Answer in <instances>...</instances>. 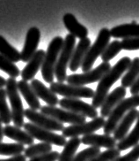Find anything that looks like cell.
Returning a JSON list of instances; mask_svg holds the SVG:
<instances>
[{
    "instance_id": "obj_36",
    "label": "cell",
    "mask_w": 139,
    "mask_h": 161,
    "mask_svg": "<svg viewBox=\"0 0 139 161\" xmlns=\"http://www.w3.org/2000/svg\"><path fill=\"white\" fill-rule=\"evenodd\" d=\"M121 50L125 51H136L139 50V37L124 38L121 42Z\"/></svg>"
},
{
    "instance_id": "obj_26",
    "label": "cell",
    "mask_w": 139,
    "mask_h": 161,
    "mask_svg": "<svg viewBox=\"0 0 139 161\" xmlns=\"http://www.w3.org/2000/svg\"><path fill=\"white\" fill-rule=\"evenodd\" d=\"M139 75V58H134L131 63H130L129 68L127 69L125 74L123 75L121 80V84L124 88H130L132 84L136 80L137 76Z\"/></svg>"
},
{
    "instance_id": "obj_14",
    "label": "cell",
    "mask_w": 139,
    "mask_h": 161,
    "mask_svg": "<svg viewBox=\"0 0 139 161\" xmlns=\"http://www.w3.org/2000/svg\"><path fill=\"white\" fill-rule=\"evenodd\" d=\"M40 39H41L40 29L36 27H32L28 29L27 36H26L24 47L20 52L22 61L28 63L29 59L35 54V52H37Z\"/></svg>"
},
{
    "instance_id": "obj_23",
    "label": "cell",
    "mask_w": 139,
    "mask_h": 161,
    "mask_svg": "<svg viewBox=\"0 0 139 161\" xmlns=\"http://www.w3.org/2000/svg\"><path fill=\"white\" fill-rule=\"evenodd\" d=\"M4 136L13 139L14 141L23 144V145H32L33 144L34 139L25 130L18 128L16 126L6 125L4 128Z\"/></svg>"
},
{
    "instance_id": "obj_6",
    "label": "cell",
    "mask_w": 139,
    "mask_h": 161,
    "mask_svg": "<svg viewBox=\"0 0 139 161\" xmlns=\"http://www.w3.org/2000/svg\"><path fill=\"white\" fill-rule=\"evenodd\" d=\"M75 45L76 37L70 34H68L64 40V45L62 47L55 68V76L57 82L64 83L67 79V67L69 66L70 61L71 59Z\"/></svg>"
},
{
    "instance_id": "obj_13",
    "label": "cell",
    "mask_w": 139,
    "mask_h": 161,
    "mask_svg": "<svg viewBox=\"0 0 139 161\" xmlns=\"http://www.w3.org/2000/svg\"><path fill=\"white\" fill-rule=\"evenodd\" d=\"M59 105L63 109L72 112L74 114L83 115L85 118L95 119L98 117V111L92 104L84 102L79 98H66L59 100Z\"/></svg>"
},
{
    "instance_id": "obj_31",
    "label": "cell",
    "mask_w": 139,
    "mask_h": 161,
    "mask_svg": "<svg viewBox=\"0 0 139 161\" xmlns=\"http://www.w3.org/2000/svg\"><path fill=\"white\" fill-rule=\"evenodd\" d=\"M25 147L20 143H6L0 142V155L4 156H16L22 154L25 151Z\"/></svg>"
},
{
    "instance_id": "obj_17",
    "label": "cell",
    "mask_w": 139,
    "mask_h": 161,
    "mask_svg": "<svg viewBox=\"0 0 139 161\" xmlns=\"http://www.w3.org/2000/svg\"><path fill=\"white\" fill-rule=\"evenodd\" d=\"M81 142L85 145L97 147V148H106L107 150L116 148L117 142L115 138L108 135H97V134H90L84 136L81 138Z\"/></svg>"
},
{
    "instance_id": "obj_41",
    "label": "cell",
    "mask_w": 139,
    "mask_h": 161,
    "mask_svg": "<svg viewBox=\"0 0 139 161\" xmlns=\"http://www.w3.org/2000/svg\"><path fill=\"white\" fill-rule=\"evenodd\" d=\"M5 86H6V79L3 76H0V89H2Z\"/></svg>"
},
{
    "instance_id": "obj_32",
    "label": "cell",
    "mask_w": 139,
    "mask_h": 161,
    "mask_svg": "<svg viewBox=\"0 0 139 161\" xmlns=\"http://www.w3.org/2000/svg\"><path fill=\"white\" fill-rule=\"evenodd\" d=\"M121 51V45L120 41L115 40L111 43H109L100 56L102 61L109 63L111 59H113L116 55L120 53Z\"/></svg>"
},
{
    "instance_id": "obj_40",
    "label": "cell",
    "mask_w": 139,
    "mask_h": 161,
    "mask_svg": "<svg viewBox=\"0 0 139 161\" xmlns=\"http://www.w3.org/2000/svg\"><path fill=\"white\" fill-rule=\"evenodd\" d=\"M0 161H27V158L23 154H19L16 156H13L9 158H5V159H0Z\"/></svg>"
},
{
    "instance_id": "obj_42",
    "label": "cell",
    "mask_w": 139,
    "mask_h": 161,
    "mask_svg": "<svg viewBox=\"0 0 139 161\" xmlns=\"http://www.w3.org/2000/svg\"><path fill=\"white\" fill-rule=\"evenodd\" d=\"M3 138H4V128L2 127V122L0 120V142L3 141Z\"/></svg>"
},
{
    "instance_id": "obj_35",
    "label": "cell",
    "mask_w": 139,
    "mask_h": 161,
    "mask_svg": "<svg viewBox=\"0 0 139 161\" xmlns=\"http://www.w3.org/2000/svg\"><path fill=\"white\" fill-rule=\"evenodd\" d=\"M121 155V152L117 148L109 149L105 152H100L99 155L94 157L90 161H112Z\"/></svg>"
},
{
    "instance_id": "obj_34",
    "label": "cell",
    "mask_w": 139,
    "mask_h": 161,
    "mask_svg": "<svg viewBox=\"0 0 139 161\" xmlns=\"http://www.w3.org/2000/svg\"><path fill=\"white\" fill-rule=\"evenodd\" d=\"M100 153V149L97 147L90 146L76 154L72 161H90L94 157Z\"/></svg>"
},
{
    "instance_id": "obj_8",
    "label": "cell",
    "mask_w": 139,
    "mask_h": 161,
    "mask_svg": "<svg viewBox=\"0 0 139 161\" xmlns=\"http://www.w3.org/2000/svg\"><path fill=\"white\" fill-rule=\"evenodd\" d=\"M49 90L56 95L66 98H93L94 96V90L88 87L65 84L64 82H52Z\"/></svg>"
},
{
    "instance_id": "obj_10",
    "label": "cell",
    "mask_w": 139,
    "mask_h": 161,
    "mask_svg": "<svg viewBox=\"0 0 139 161\" xmlns=\"http://www.w3.org/2000/svg\"><path fill=\"white\" fill-rule=\"evenodd\" d=\"M25 131L28 133L33 139H37L42 142L49 144H55L57 146H64L66 143V138L62 135H57L53 131H49L44 128L35 126L31 122L25 123L23 126Z\"/></svg>"
},
{
    "instance_id": "obj_5",
    "label": "cell",
    "mask_w": 139,
    "mask_h": 161,
    "mask_svg": "<svg viewBox=\"0 0 139 161\" xmlns=\"http://www.w3.org/2000/svg\"><path fill=\"white\" fill-rule=\"evenodd\" d=\"M17 80L15 78H8L6 80V93L7 97L10 100V104L12 106V118L14 126L18 128H23L24 126V109L21 97L19 95Z\"/></svg>"
},
{
    "instance_id": "obj_20",
    "label": "cell",
    "mask_w": 139,
    "mask_h": 161,
    "mask_svg": "<svg viewBox=\"0 0 139 161\" xmlns=\"http://www.w3.org/2000/svg\"><path fill=\"white\" fill-rule=\"evenodd\" d=\"M30 85L32 87L33 91L35 92L38 98L42 99L44 102H46L48 105L56 106V104H59V99H58L57 96L55 93H53L49 88H47L40 80L33 79L31 80Z\"/></svg>"
},
{
    "instance_id": "obj_22",
    "label": "cell",
    "mask_w": 139,
    "mask_h": 161,
    "mask_svg": "<svg viewBox=\"0 0 139 161\" xmlns=\"http://www.w3.org/2000/svg\"><path fill=\"white\" fill-rule=\"evenodd\" d=\"M17 86H18L19 92L21 93V95L23 96V97L26 100V102L28 103L30 109L35 110V111L41 109L42 106H41V103L39 101V98L28 81L20 80L17 82Z\"/></svg>"
},
{
    "instance_id": "obj_16",
    "label": "cell",
    "mask_w": 139,
    "mask_h": 161,
    "mask_svg": "<svg viewBox=\"0 0 139 161\" xmlns=\"http://www.w3.org/2000/svg\"><path fill=\"white\" fill-rule=\"evenodd\" d=\"M45 54H46V52H44L43 50H37V52L29 59L28 64L21 71L22 80L26 81L33 80L35 75L42 68Z\"/></svg>"
},
{
    "instance_id": "obj_3",
    "label": "cell",
    "mask_w": 139,
    "mask_h": 161,
    "mask_svg": "<svg viewBox=\"0 0 139 161\" xmlns=\"http://www.w3.org/2000/svg\"><path fill=\"white\" fill-rule=\"evenodd\" d=\"M137 106H139V94L131 96L128 98L121 100L114 108L111 114L107 117V119L105 121V125L103 127L104 134L108 136L113 134L118 123L125 116L126 114L130 112V110L136 108Z\"/></svg>"
},
{
    "instance_id": "obj_29",
    "label": "cell",
    "mask_w": 139,
    "mask_h": 161,
    "mask_svg": "<svg viewBox=\"0 0 139 161\" xmlns=\"http://www.w3.org/2000/svg\"><path fill=\"white\" fill-rule=\"evenodd\" d=\"M0 120L2 123L9 125L13 121L12 112L7 104V93L6 90L0 89Z\"/></svg>"
},
{
    "instance_id": "obj_39",
    "label": "cell",
    "mask_w": 139,
    "mask_h": 161,
    "mask_svg": "<svg viewBox=\"0 0 139 161\" xmlns=\"http://www.w3.org/2000/svg\"><path fill=\"white\" fill-rule=\"evenodd\" d=\"M130 94L132 96L139 94V75L136 78V80H135L134 83L130 87Z\"/></svg>"
},
{
    "instance_id": "obj_27",
    "label": "cell",
    "mask_w": 139,
    "mask_h": 161,
    "mask_svg": "<svg viewBox=\"0 0 139 161\" xmlns=\"http://www.w3.org/2000/svg\"><path fill=\"white\" fill-rule=\"evenodd\" d=\"M80 144H81V138H70L69 141L66 142L64 146L63 152H61L58 158V161H72Z\"/></svg>"
},
{
    "instance_id": "obj_38",
    "label": "cell",
    "mask_w": 139,
    "mask_h": 161,
    "mask_svg": "<svg viewBox=\"0 0 139 161\" xmlns=\"http://www.w3.org/2000/svg\"><path fill=\"white\" fill-rule=\"evenodd\" d=\"M59 155H60V153L58 152H53L52 151V152L46 153V154L30 158L28 161H56L58 160Z\"/></svg>"
},
{
    "instance_id": "obj_19",
    "label": "cell",
    "mask_w": 139,
    "mask_h": 161,
    "mask_svg": "<svg viewBox=\"0 0 139 161\" xmlns=\"http://www.w3.org/2000/svg\"><path fill=\"white\" fill-rule=\"evenodd\" d=\"M138 112L139 111H137L136 108L130 110V112H128L125 116L121 119V120L118 123L115 131L113 132L114 134L113 137L115 138L116 142H120L121 140H122L128 135L130 127L133 125V123L137 119Z\"/></svg>"
},
{
    "instance_id": "obj_7",
    "label": "cell",
    "mask_w": 139,
    "mask_h": 161,
    "mask_svg": "<svg viewBox=\"0 0 139 161\" xmlns=\"http://www.w3.org/2000/svg\"><path fill=\"white\" fill-rule=\"evenodd\" d=\"M111 65L107 62H102L97 67L83 74H73L67 76L68 84L76 86H85L96 82L101 79L103 76L110 70Z\"/></svg>"
},
{
    "instance_id": "obj_28",
    "label": "cell",
    "mask_w": 139,
    "mask_h": 161,
    "mask_svg": "<svg viewBox=\"0 0 139 161\" xmlns=\"http://www.w3.org/2000/svg\"><path fill=\"white\" fill-rule=\"evenodd\" d=\"M0 54L13 63H17L21 59L20 52L11 45L2 36H0Z\"/></svg>"
},
{
    "instance_id": "obj_4",
    "label": "cell",
    "mask_w": 139,
    "mask_h": 161,
    "mask_svg": "<svg viewBox=\"0 0 139 161\" xmlns=\"http://www.w3.org/2000/svg\"><path fill=\"white\" fill-rule=\"evenodd\" d=\"M110 38H111V34L109 29L107 28H103L100 30L95 42L93 43V45L90 46L81 65V69L84 73L92 70L93 64L95 63L96 59L100 56H101L103 52L108 45Z\"/></svg>"
},
{
    "instance_id": "obj_30",
    "label": "cell",
    "mask_w": 139,
    "mask_h": 161,
    "mask_svg": "<svg viewBox=\"0 0 139 161\" xmlns=\"http://www.w3.org/2000/svg\"><path fill=\"white\" fill-rule=\"evenodd\" d=\"M52 152V146L49 143L46 142H40L36 144H32L28 146L27 149L24 151V155L26 158H33L34 157L41 156L43 154H46L49 152Z\"/></svg>"
},
{
    "instance_id": "obj_33",
    "label": "cell",
    "mask_w": 139,
    "mask_h": 161,
    "mask_svg": "<svg viewBox=\"0 0 139 161\" xmlns=\"http://www.w3.org/2000/svg\"><path fill=\"white\" fill-rule=\"evenodd\" d=\"M0 70L5 72L11 78H17L20 75L19 67L6 58L0 54Z\"/></svg>"
},
{
    "instance_id": "obj_24",
    "label": "cell",
    "mask_w": 139,
    "mask_h": 161,
    "mask_svg": "<svg viewBox=\"0 0 139 161\" xmlns=\"http://www.w3.org/2000/svg\"><path fill=\"white\" fill-rule=\"evenodd\" d=\"M111 36L115 38H132L139 37V24L129 23L121 24L114 27L110 30Z\"/></svg>"
},
{
    "instance_id": "obj_25",
    "label": "cell",
    "mask_w": 139,
    "mask_h": 161,
    "mask_svg": "<svg viewBox=\"0 0 139 161\" xmlns=\"http://www.w3.org/2000/svg\"><path fill=\"white\" fill-rule=\"evenodd\" d=\"M136 121V123L135 125V128H133V130L130 134H128L122 140H121L120 142H117L116 148L120 152L126 151V150L136 146V144L139 143V112L138 116H137V119Z\"/></svg>"
},
{
    "instance_id": "obj_12",
    "label": "cell",
    "mask_w": 139,
    "mask_h": 161,
    "mask_svg": "<svg viewBox=\"0 0 139 161\" xmlns=\"http://www.w3.org/2000/svg\"><path fill=\"white\" fill-rule=\"evenodd\" d=\"M24 116L28 119L31 123L35 126L44 128L49 131H63L65 128L64 124L50 118L42 113H38L35 110L28 108L24 111Z\"/></svg>"
},
{
    "instance_id": "obj_37",
    "label": "cell",
    "mask_w": 139,
    "mask_h": 161,
    "mask_svg": "<svg viewBox=\"0 0 139 161\" xmlns=\"http://www.w3.org/2000/svg\"><path fill=\"white\" fill-rule=\"evenodd\" d=\"M139 159V143L124 156H119L112 161H137Z\"/></svg>"
},
{
    "instance_id": "obj_21",
    "label": "cell",
    "mask_w": 139,
    "mask_h": 161,
    "mask_svg": "<svg viewBox=\"0 0 139 161\" xmlns=\"http://www.w3.org/2000/svg\"><path fill=\"white\" fill-rule=\"evenodd\" d=\"M63 21L65 28L70 35L79 39H84L88 36V29L84 25L79 23L77 18L72 14H65L63 17Z\"/></svg>"
},
{
    "instance_id": "obj_9",
    "label": "cell",
    "mask_w": 139,
    "mask_h": 161,
    "mask_svg": "<svg viewBox=\"0 0 139 161\" xmlns=\"http://www.w3.org/2000/svg\"><path fill=\"white\" fill-rule=\"evenodd\" d=\"M105 119L103 117H99L93 119V120L88 122H84L81 124L70 125L69 127H65L62 131V136L66 137H79V136H86L93 134L95 131L104 127Z\"/></svg>"
},
{
    "instance_id": "obj_2",
    "label": "cell",
    "mask_w": 139,
    "mask_h": 161,
    "mask_svg": "<svg viewBox=\"0 0 139 161\" xmlns=\"http://www.w3.org/2000/svg\"><path fill=\"white\" fill-rule=\"evenodd\" d=\"M64 38L61 36L54 37L48 46L46 54L42 66V75L44 80L48 83L54 82L55 68L59 57L62 47L64 45Z\"/></svg>"
},
{
    "instance_id": "obj_18",
    "label": "cell",
    "mask_w": 139,
    "mask_h": 161,
    "mask_svg": "<svg viewBox=\"0 0 139 161\" xmlns=\"http://www.w3.org/2000/svg\"><path fill=\"white\" fill-rule=\"evenodd\" d=\"M90 46H91V40L88 37L79 40L77 46L75 47L71 56V59L70 61L69 68L70 71L76 72L81 66Z\"/></svg>"
},
{
    "instance_id": "obj_11",
    "label": "cell",
    "mask_w": 139,
    "mask_h": 161,
    "mask_svg": "<svg viewBox=\"0 0 139 161\" xmlns=\"http://www.w3.org/2000/svg\"><path fill=\"white\" fill-rule=\"evenodd\" d=\"M41 113L63 124L70 123V125H76L84 123L86 120V118L83 115L74 114L72 112L63 108H58L56 106L43 105L41 107Z\"/></svg>"
},
{
    "instance_id": "obj_1",
    "label": "cell",
    "mask_w": 139,
    "mask_h": 161,
    "mask_svg": "<svg viewBox=\"0 0 139 161\" xmlns=\"http://www.w3.org/2000/svg\"><path fill=\"white\" fill-rule=\"evenodd\" d=\"M131 59L130 57H123L118 60L110 70L99 80L97 89L94 91V96L92 99V105L94 108H99L101 106L106 97L109 92L112 85L120 79L121 75L129 68Z\"/></svg>"
},
{
    "instance_id": "obj_15",
    "label": "cell",
    "mask_w": 139,
    "mask_h": 161,
    "mask_svg": "<svg viewBox=\"0 0 139 161\" xmlns=\"http://www.w3.org/2000/svg\"><path fill=\"white\" fill-rule=\"evenodd\" d=\"M126 93H127L126 89L122 86L117 87L110 93H108L105 100H104L103 104L100 106L101 117H103V118L108 117L109 114H111L112 111L114 110V108L125 97Z\"/></svg>"
}]
</instances>
